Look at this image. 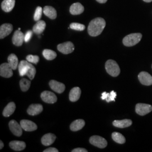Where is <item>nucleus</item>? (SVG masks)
Returning a JSON list of instances; mask_svg holds the SVG:
<instances>
[{"label":"nucleus","mask_w":152,"mask_h":152,"mask_svg":"<svg viewBox=\"0 0 152 152\" xmlns=\"http://www.w3.org/2000/svg\"><path fill=\"white\" fill-rule=\"evenodd\" d=\"M36 73V68L30 63V65H29L27 73L26 74V76H27L30 80H33L35 77Z\"/></svg>","instance_id":"obj_32"},{"label":"nucleus","mask_w":152,"mask_h":152,"mask_svg":"<svg viewBox=\"0 0 152 152\" xmlns=\"http://www.w3.org/2000/svg\"><path fill=\"white\" fill-rule=\"evenodd\" d=\"M13 30V26L11 24L5 23L1 26L0 38L3 39L9 35Z\"/></svg>","instance_id":"obj_14"},{"label":"nucleus","mask_w":152,"mask_h":152,"mask_svg":"<svg viewBox=\"0 0 152 152\" xmlns=\"http://www.w3.org/2000/svg\"><path fill=\"white\" fill-rule=\"evenodd\" d=\"M49 86L51 88L58 94H61L64 91L65 86L64 84L55 80H51L49 82Z\"/></svg>","instance_id":"obj_12"},{"label":"nucleus","mask_w":152,"mask_h":152,"mask_svg":"<svg viewBox=\"0 0 152 152\" xmlns=\"http://www.w3.org/2000/svg\"><path fill=\"white\" fill-rule=\"evenodd\" d=\"M81 94V90L80 87H73L69 92V98L70 101L72 102H77L80 98Z\"/></svg>","instance_id":"obj_16"},{"label":"nucleus","mask_w":152,"mask_h":152,"mask_svg":"<svg viewBox=\"0 0 152 152\" xmlns=\"http://www.w3.org/2000/svg\"><path fill=\"white\" fill-rule=\"evenodd\" d=\"M112 139L114 140L115 142L118 143V144H124L126 142V139L125 136H124L123 135H122L121 133L117 132H114L112 134Z\"/></svg>","instance_id":"obj_29"},{"label":"nucleus","mask_w":152,"mask_h":152,"mask_svg":"<svg viewBox=\"0 0 152 152\" xmlns=\"http://www.w3.org/2000/svg\"><path fill=\"white\" fill-rule=\"evenodd\" d=\"M0 149H2L3 148H4V143H3V142L2 141H0Z\"/></svg>","instance_id":"obj_41"},{"label":"nucleus","mask_w":152,"mask_h":152,"mask_svg":"<svg viewBox=\"0 0 152 152\" xmlns=\"http://www.w3.org/2000/svg\"><path fill=\"white\" fill-rule=\"evenodd\" d=\"M69 28L72 29H73L75 31H82L85 30V26H84L83 24H80V23H72L70 24Z\"/></svg>","instance_id":"obj_31"},{"label":"nucleus","mask_w":152,"mask_h":152,"mask_svg":"<svg viewBox=\"0 0 152 152\" xmlns=\"http://www.w3.org/2000/svg\"><path fill=\"white\" fill-rule=\"evenodd\" d=\"M24 34L20 31H16L12 36V43L16 46H22L24 41Z\"/></svg>","instance_id":"obj_11"},{"label":"nucleus","mask_w":152,"mask_h":152,"mask_svg":"<svg viewBox=\"0 0 152 152\" xmlns=\"http://www.w3.org/2000/svg\"><path fill=\"white\" fill-rule=\"evenodd\" d=\"M44 14L51 19H55L57 17V12L56 10L52 6H46L43 9Z\"/></svg>","instance_id":"obj_22"},{"label":"nucleus","mask_w":152,"mask_h":152,"mask_svg":"<svg viewBox=\"0 0 152 152\" xmlns=\"http://www.w3.org/2000/svg\"><path fill=\"white\" fill-rule=\"evenodd\" d=\"M72 152H87V150L84 148H78L74 149L72 151Z\"/></svg>","instance_id":"obj_37"},{"label":"nucleus","mask_w":152,"mask_h":152,"mask_svg":"<svg viewBox=\"0 0 152 152\" xmlns=\"http://www.w3.org/2000/svg\"><path fill=\"white\" fill-rule=\"evenodd\" d=\"M43 110V107L40 104H31L27 109L28 114L31 115H36L41 113Z\"/></svg>","instance_id":"obj_15"},{"label":"nucleus","mask_w":152,"mask_h":152,"mask_svg":"<svg viewBox=\"0 0 152 152\" xmlns=\"http://www.w3.org/2000/svg\"><path fill=\"white\" fill-rule=\"evenodd\" d=\"M132 122L131 120L125 119L123 120H115L113 122V125L114 127L118 128H126L130 126Z\"/></svg>","instance_id":"obj_23"},{"label":"nucleus","mask_w":152,"mask_h":152,"mask_svg":"<svg viewBox=\"0 0 152 152\" xmlns=\"http://www.w3.org/2000/svg\"><path fill=\"white\" fill-rule=\"evenodd\" d=\"M106 26V22L102 18H96L92 20L89 23L87 31L90 36L96 37L103 31Z\"/></svg>","instance_id":"obj_1"},{"label":"nucleus","mask_w":152,"mask_h":152,"mask_svg":"<svg viewBox=\"0 0 152 152\" xmlns=\"http://www.w3.org/2000/svg\"><path fill=\"white\" fill-rule=\"evenodd\" d=\"M69 11H70V13L72 15H80L82 12H83L84 7L79 2L75 3L71 5Z\"/></svg>","instance_id":"obj_17"},{"label":"nucleus","mask_w":152,"mask_h":152,"mask_svg":"<svg viewBox=\"0 0 152 152\" xmlns=\"http://www.w3.org/2000/svg\"><path fill=\"white\" fill-rule=\"evenodd\" d=\"M8 60V63L11 66L12 69L13 70H15L17 67L18 66V57L16 56V55L14 54H11L8 56L7 58Z\"/></svg>","instance_id":"obj_27"},{"label":"nucleus","mask_w":152,"mask_h":152,"mask_svg":"<svg viewBox=\"0 0 152 152\" xmlns=\"http://www.w3.org/2000/svg\"><path fill=\"white\" fill-rule=\"evenodd\" d=\"M117 96V93L114 92V91H112L110 92V95L109 96L108 99L106 100L107 103H109L110 102H114L115 101V99L116 98Z\"/></svg>","instance_id":"obj_35"},{"label":"nucleus","mask_w":152,"mask_h":152,"mask_svg":"<svg viewBox=\"0 0 152 152\" xmlns=\"http://www.w3.org/2000/svg\"><path fill=\"white\" fill-rule=\"evenodd\" d=\"M56 136L54 134L49 133L43 136L41 139L42 144L45 146H49L54 142Z\"/></svg>","instance_id":"obj_19"},{"label":"nucleus","mask_w":152,"mask_h":152,"mask_svg":"<svg viewBox=\"0 0 152 152\" xmlns=\"http://www.w3.org/2000/svg\"><path fill=\"white\" fill-rule=\"evenodd\" d=\"M42 11H43V9L41 7L38 6L36 8L34 14V20L38 22V20H40L42 15Z\"/></svg>","instance_id":"obj_33"},{"label":"nucleus","mask_w":152,"mask_h":152,"mask_svg":"<svg viewBox=\"0 0 152 152\" xmlns=\"http://www.w3.org/2000/svg\"><path fill=\"white\" fill-rule=\"evenodd\" d=\"M138 79L142 85L151 86L152 85V77L146 72H141L138 75Z\"/></svg>","instance_id":"obj_10"},{"label":"nucleus","mask_w":152,"mask_h":152,"mask_svg":"<svg viewBox=\"0 0 152 152\" xmlns=\"http://www.w3.org/2000/svg\"><path fill=\"white\" fill-rule=\"evenodd\" d=\"M135 111L137 114L140 115H145L152 111V106L147 104H137L135 107Z\"/></svg>","instance_id":"obj_5"},{"label":"nucleus","mask_w":152,"mask_h":152,"mask_svg":"<svg viewBox=\"0 0 152 152\" xmlns=\"http://www.w3.org/2000/svg\"><path fill=\"white\" fill-rule=\"evenodd\" d=\"M20 125L22 129L26 131H33L37 129V125L29 120H22L20 121Z\"/></svg>","instance_id":"obj_13"},{"label":"nucleus","mask_w":152,"mask_h":152,"mask_svg":"<svg viewBox=\"0 0 152 152\" xmlns=\"http://www.w3.org/2000/svg\"><path fill=\"white\" fill-rule=\"evenodd\" d=\"M31 82L26 78H22L20 81V88L23 91L26 92L27 91L29 90V87L31 86Z\"/></svg>","instance_id":"obj_30"},{"label":"nucleus","mask_w":152,"mask_h":152,"mask_svg":"<svg viewBox=\"0 0 152 152\" xmlns=\"http://www.w3.org/2000/svg\"><path fill=\"white\" fill-rule=\"evenodd\" d=\"M9 146L15 151H22L26 148V144L24 141L14 140L9 143Z\"/></svg>","instance_id":"obj_21"},{"label":"nucleus","mask_w":152,"mask_h":152,"mask_svg":"<svg viewBox=\"0 0 152 152\" xmlns=\"http://www.w3.org/2000/svg\"><path fill=\"white\" fill-rule=\"evenodd\" d=\"M142 1H144L145 2H151L152 1V0H142Z\"/></svg>","instance_id":"obj_42"},{"label":"nucleus","mask_w":152,"mask_h":152,"mask_svg":"<svg viewBox=\"0 0 152 152\" xmlns=\"http://www.w3.org/2000/svg\"><path fill=\"white\" fill-rule=\"evenodd\" d=\"M41 98L46 103L54 104L57 101V97L53 92L45 91L41 93Z\"/></svg>","instance_id":"obj_7"},{"label":"nucleus","mask_w":152,"mask_h":152,"mask_svg":"<svg viewBox=\"0 0 152 152\" xmlns=\"http://www.w3.org/2000/svg\"><path fill=\"white\" fill-rule=\"evenodd\" d=\"M142 36V34L140 33L130 34L124 38L122 41L123 44L127 47L134 46L140 41Z\"/></svg>","instance_id":"obj_2"},{"label":"nucleus","mask_w":152,"mask_h":152,"mask_svg":"<svg viewBox=\"0 0 152 152\" xmlns=\"http://www.w3.org/2000/svg\"><path fill=\"white\" fill-rule=\"evenodd\" d=\"M46 23L43 20H38L33 27V32L37 34H41L43 32L46 28Z\"/></svg>","instance_id":"obj_26"},{"label":"nucleus","mask_w":152,"mask_h":152,"mask_svg":"<svg viewBox=\"0 0 152 152\" xmlns=\"http://www.w3.org/2000/svg\"><path fill=\"white\" fill-rule=\"evenodd\" d=\"M30 63L27 60H22L18 65V69L20 76H24L27 73Z\"/></svg>","instance_id":"obj_20"},{"label":"nucleus","mask_w":152,"mask_h":152,"mask_svg":"<svg viewBox=\"0 0 152 152\" xmlns=\"http://www.w3.org/2000/svg\"><path fill=\"white\" fill-rule=\"evenodd\" d=\"M97 2H98L99 3H100V4H105L107 2L108 0H96Z\"/></svg>","instance_id":"obj_40"},{"label":"nucleus","mask_w":152,"mask_h":152,"mask_svg":"<svg viewBox=\"0 0 152 152\" xmlns=\"http://www.w3.org/2000/svg\"><path fill=\"white\" fill-rule=\"evenodd\" d=\"M9 126L11 132L16 136H20L23 134V129L16 121L11 120L9 124Z\"/></svg>","instance_id":"obj_8"},{"label":"nucleus","mask_w":152,"mask_h":152,"mask_svg":"<svg viewBox=\"0 0 152 152\" xmlns=\"http://www.w3.org/2000/svg\"><path fill=\"white\" fill-rule=\"evenodd\" d=\"M109 95H110V93H108L107 92H103L102 94L101 99L102 100H107V99H108Z\"/></svg>","instance_id":"obj_38"},{"label":"nucleus","mask_w":152,"mask_h":152,"mask_svg":"<svg viewBox=\"0 0 152 152\" xmlns=\"http://www.w3.org/2000/svg\"><path fill=\"white\" fill-rule=\"evenodd\" d=\"M57 48L60 53L64 54H69L75 50V46L72 42L68 41L58 45Z\"/></svg>","instance_id":"obj_6"},{"label":"nucleus","mask_w":152,"mask_h":152,"mask_svg":"<svg viewBox=\"0 0 152 152\" xmlns=\"http://www.w3.org/2000/svg\"><path fill=\"white\" fill-rule=\"evenodd\" d=\"M15 4V0H4L1 4V8L6 12H9L12 10Z\"/></svg>","instance_id":"obj_18"},{"label":"nucleus","mask_w":152,"mask_h":152,"mask_svg":"<svg viewBox=\"0 0 152 152\" xmlns=\"http://www.w3.org/2000/svg\"><path fill=\"white\" fill-rule=\"evenodd\" d=\"M16 109V105L14 102H10L8 104L3 111V115L5 117H8L14 113Z\"/></svg>","instance_id":"obj_24"},{"label":"nucleus","mask_w":152,"mask_h":152,"mask_svg":"<svg viewBox=\"0 0 152 152\" xmlns=\"http://www.w3.org/2000/svg\"><path fill=\"white\" fill-rule=\"evenodd\" d=\"M89 141L91 144L99 148H104L107 146V141L102 136L94 135L90 138Z\"/></svg>","instance_id":"obj_4"},{"label":"nucleus","mask_w":152,"mask_h":152,"mask_svg":"<svg viewBox=\"0 0 152 152\" xmlns=\"http://www.w3.org/2000/svg\"><path fill=\"white\" fill-rule=\"evenodd\" d=\"M85 122L84 120L79 119L73 121L70 125V129L72 131L80 130L85 126Z\"/></svg>","instance_id":"obj_25"},{"label":"nucleus","mask_w":152,"mask_h":152,"mask_svg":"<svg viewBox=\"0 0 152 152\" xmlns=\"http://www.w3.org/2000/svg\"><path fill=\"white\" fill-rule=\"evenodd\" d=\"M26 59L28 61L31 63H33L37 64L39 61V58L37 55H28L26 57Z\"/></svg>","instance_id":"obj_34"},{"label":"nucleus","mask_w":152,"mask_h":152,"mask_svg":"<svg viewBox=\"0 0 152 152\" xmlns=\"http://www.w3.org/2000/svg\"><path fill=\"white\" fill-rule=\"evenodd\" d=\"M105 66L106 71L109 75L115 77L120 75V66L115 61L111 59L107 61Z\"/></svg>","instance_id":"obj_3"},{"label":"nucleus","mask_w":152,"mask_h":152,"mask_svg":"<svg viewBox=\"0 0 152 152\" xmlns=\"http://www.w3.org/2000/svg\"><path fill=\"white\" fill-rule=\"evenodd\" d=\"M42 55L44 58L48 60H54L57 56L55 51L50 49H45L42 52Z\"/></svg>","instance_id":"obj_28"},{"label":"nucleus","mask_w":152,"mask_h":152,"mask_svg":"<svg viewBox=\"0 0 152 152\" xmlns=\"http://www.w3.org/2000/svg\"><path fill=\"white\" fill-rule=\"evenodd\" d=\"M12 70L9 63H3L0 66V75L5 78H10L13 75Z\"/></svg>","instance_id":"obj_9"},{"label":"nucleus","mask_w":152,"mask_h":152,"mask_svg":"<svg viewBox=\"0 0 152 152\" xmlns=\"http://www.w3.org/2000/svg\"><path fill=\"white\" fill-rule=\"evenodd\" d=\"M59 151L55 148H49L44 151V152H58Z\"/></svg>","instance_id":"obj_39"},{"label":"nucleus","mask_w":152,"mask_h":152,"mask_svg":"<svg viewBox=\"0 0 152 152\" xmlns=\"http://www.w3.org/2000/svg\"><path fill=\"white\" fill-rule=\"evenodd\" d=\"M33 32V31H28L26 33L25 37H24V41L26 42H28L30 41L31 38L32 36Z\"/></svg>","instance_id":"obj_36"}]
</instances>
